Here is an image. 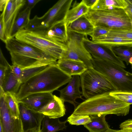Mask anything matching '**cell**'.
Segmentation results:
<instances>
[{"instance_id": "cell-1", "label": "cell", "mask_w": 132, "mask_h": 132, "mask_svg": "<svg viewBox=\"0 0 132 132\" xmlns=\"http://www.w3.org/2000/svg\"><path fill=\"white\" fill-rule=\"evenodd\" d=\"M72 77L61 70L57 63L52 64L22 84L16 94L17 98L19 101L32 94L52 93L68 83Z\"/></svg>"}, {"instance_id": "cell-2", "label": "cell", "mask_w": 132, "mask_h": 132, "mask_svg": "<svg viewBox=\"0 0 132 132\" xmlns=\"http://www.w3.org/2000/svg\"><path fill=\"white\" fill-rule=\"evenodd\" d=\"M106 92L85 100L80 103L72 114L89 116L114 114L125 116L129 112L130 105L123 102Z\"/></svg>"}, {"instance_id": "cell-3", "label": "cell", "mask_w": 132, "mask_h": 132, "mask_svg": "<svg viewBox=\"0 0 132 132\" xmlns=\"http://www.w3.org/2000/svg\"><path fill=\"white\" fill-rule=\"evenodd\" d=\"M5 44L12 64L17 65L22 69L39 64L57 63V59L14 37L9 39Z\"/></svg>"}, {"instance_id": "cell-4", "label": "cell", "mask_w": 132, "mask_h": 132, "mask_svg": "<svg viewBox=\"0 0 132 132\" xmlns=\"http://www.w3.org/2000/svg\"><path fill=\"white\" fill-rule=\"evenodd\" d=\"M47 31L33 32L23 29L19 31L15 38L48 56L60 59L68 49L67 44L50 37Z\"/></svg>"}, {"instance_id": "cell-5", "label": "cell", "mask_w": 132, "mask_h": 132, "mask_svg": "<svg viewBox=\"0 0 132 132\" xmlns=\"http://www.w3.org/2000/svg\"><path fill=\"white\" fill-rule=\"evenodd\" d=\"M84 15L94 27L100 26L110 30L132 29L130 19L123 9L112 7L95 10L89 9Z\"/></svg>"}, {"instance_id": "cell-6", "label": "cell", "mask_w": 132, "mask_h": 132, "mask_svg": "<svg viewBox=\"0 0 132 132\" xmlns=\"http://www.w3.org/2000/svg\"><path fill=\"white\" fill-rule=\"evenodd\" d=\"M92 62L93 68L106 77L117 91L132 93V73L104 60L93 58Z\"/></svg>"}, {"instance_id": "cell-7", "label": "cell", "mask_w": 132, "mask_h": 132, "mask_svg": "<svg viewBox=\"0 0 132 132\" xmlns=\"http://www.w3.org/2000/svg\"><path fill=\"white\" fill-rule=\"evenodd\" d=\"M82 96L86 99L105 93L117 91L105 76L93 68L80 76Z\"/></svg>"}, {"instance_id": "cell-8", "label": "cell", "mask_w": 132, "mask_h": 132, "mask_svg": "<svg viewBox=\"0 0 132 132\" xmlns=\"http://www.w3.org/2000/svg\"><path fill=\"white\" fill-rule=\"evenodd\" d=\"M72 1V0H59L40 17L45 28L48 30L54 25L64 21Z\"/></svg>"}, {"instance_id": "cell-9", "label": "cell", "mask_w": 132, "mask_h": 132, "mask_svg": "<svg viewBox=\"0 0 132 132\" xmlns=\"http://www.w3.org/2000/svg\"><path fill=\"white\" fill-rule=\"evenodd\" d=\"M0 126L3 132H23L20 118L13 117L7 104L5 93L0 88Z\"/></svg>"}, {"instance_id": "cell-10", "label": "cell", "mask_w": 132, "mask_h": 132, "mask_svg": "<svg viewBox=\"0 0 132 132\" xmlns=\"http://www.w3.org/2000/svg\"><path fill=\"white\" fill-rule=\"evenodd\" d=\"M85 47L93 58L104 60L123 68L126 67L123 61L116 55L111 48H108L89 40L85 35L83 40Z\"/></svg>"}, {"instance_id": "cell-11", "label": "cell", "mask_w": 132, "mask_h": 132, "mask_svg": "<svg viewBox=\"0 0 132 132\" xmlns=\"http://www.w3.org/2000/svg\"><path fill=\"white\" fill-rule=\"evenodd\" d=\"M68 40L66 43L68 47L73 50L79 56L81 62L88 69L93 68V58L84 45L83 40L85 35L68 30Z\"/></svg>"}, {"instance_id": "cell-12", "label": "cell", "mask_w": 132, "mask_h": 132, "mask_svg": "<svg viewBox=\"0 0 132 132\" xmlns=\"http://www.w3.org/2000/svg\"><path fill=\"white\" fill-rule=\"evenodd\" d=\"M25 0H7L2 14L4 29L8 39L20 10L24 5Z\"/></svg>"}, {"instance_id": "cell-13", "label": "cell", "mask_w": 132, "mask_h": 132, "mask_svg": "<svg viewBox=\"0 0 132 132\" xmlns=\"http://www.w3.org/2000/svg\"><path fill=\"white\" fill-rule=\"evenodd\" d=\"M19 110L23 132L35 128H40L44 116L29 109L19 102Z\"/></svg>"}, {"instance_id": "cell-14", "label": "cell", "mask_w": 132, "mask_h": 132, "mask_svg": "<svg viewBox=\"0 0 132 132\" xmlns=\"http://www.w3.org/2000/svg\"><path fill=\"white\" fill-rule=\"evenodd\" d=\"M67 85L63 89L59 90L60 97L64 102H68L74 105L75 108L78 103L77 98L83 99L82 97V92L80 90V79L79 75L72 76Z\"/></svg>"}, {"instance_id": "cell-15", "label": "cell", "mask_w": 132, "mask_h": 132, "mask_svg": "<svg viewBox=\"0 0 132 132\" xmlns=\"http://www.w3.org/2000/svg\"><path fill=\"white\" fill-rule=\"evenodd\" d=\"M64 103L60 97L54 95L53 99L38 112L51 118H59L65 114L66 110Z\"/></svg>"}, {"instance_id": "cell-16", "label": "cell", "mask_w": 132, "mask_h": 132, "mask_svg": "<svg viewBox=\"0 0 132 132\" xmlns=\"http://www.w3.org/2000/svg\"><path fill=\"white\" fill-rule=\"evenodd\" d=\"M51 92H41L30 94L19 101L29 109L38 112L43 106L53 99Z\"/></svg>"}, {"instance_id": "cell-17", "label": "cell", "mask_w": 132, "mask_h": 132, "mask_svg": "<svg viewBox=\"0 0 132 132\" xmlns=\"http://www.w3.org/2000/svg\"><path fill=\"white\" fill-rule=\"evenodd\" d=\"M57 64L61 70L71 76L75 75L80 76L88 69L83 63L70 60L59 59Z\"/></svg>"}, {"instance_id": "cell-18", "label": "cell", "mask_w": 132, "mask_h": 132, "mask_svg": "<svg viewBox=\"0 0 132 132\" xmlns=\"http://www.w3.org/2000/svg\"><path fill=\"white\" fill-rule=\"evenodd\" d=\"M93 41L108 48L117 47H132V40L106 34Z\"/></svg>"}, {"instance_id": "cell-19", "label": "cell", "mask_w": 132, "mask_h": 132, "mask_svg": "<svg viewBox=\"0 0 132 132\" xmlns=\"http://www.w3.org/2000/svg\"><path fill=\"white\" fill-rule=\"evenodd\" d=\"M94 26L89 20L83 15L70 23L68 30L78 34L89 35L92 32Z\"/></svg>"}, {"instance_id": "cell-20", "label": "cell", "mask_w": 132, "mask_h": 132, "mask_svg": "<svg viewBox=\"0 0 132 132\" xmlns=\"http://www.w3.org/2000/svg\"><path fill=\"white\" fill-rule=\"evenodd\" d=\"M47 34L50 37L62 43H66L68 40L67 27L64 21L49 29Z\"/></svg>"}, {"instance_id": "cell-21", "label": "cell", "mask_w": 132, "mask_h": 132, "mask_svg": "<svg viewBox=\"0 0 132 132\" xmlns=\"http://www.w3.org/2000/svg\"><path fill=\"white\" fill-rule=\"evenodd\" d=\"M31 10L27 8L19 12L12 28L10 38H14L19 31L24 29L28 25L30 20Z\"/></svg>"}, {"instance_id": "cell-22", "label": "cell", "mask_w": 132, "mask_h": 132, "mask_svg": "<svg viewBox=\"0 0 132 132\" xmlns=\"http://www.w3.org/2000/svg\"><path fill=\"white\" fill-rule=\"evenodd\" d=\"M10 66L6 69L2 87H0L3 89L5 93H10L16 94L22 83L13 74Z\"/></svg>"}, {"instance_id": "cell-23", "label": "cell", "mask_w": 132, "mask_h": 132, "mask_svg": "<svg viewBox=\"0 0 132 132\" xmlns=\"http://www.w3.org/2000/svg\"><path fill=\"white\" fill-rule=\"evenodd\" d=\"M106 115L100 114L90 116L91 121L84 125L89 132H103L110 128L105 120Z\"/></svg>"}, {"instance_id": "cell-24", "label": "cell", "mask_w": 132, "mask_h": 132, "mask_svg": "<svg viewBox=\"0 0 132 132\" xmlns=\"http://www.w3.org/2000/svg\"><path fill=\"white\" fill-rule=\"evenodd\" d=\"M67 120L62 122L59 118H51L44 116L41 123L40 132H56L66 128Z\"/></svg>"}, {"instance_id": "cell-25", "label": "cell", "mask_w": 132, "mask_h": 132, "mask_svg": "<svg viewBox=\"0 0 132 132\" xmlns=\"http://www.w3.org/2000/svg\"><path fill=\"white\" fill-rule=\"evenodd\" d=\"M89 9V8L86 5L82 0L80 3L69 10L64 20L67 27L72 22L87 13Z\"/></svg>"}, {"instance_id": "cell-26", "label": "cell", "mask_w": 132, "mask_h": 132, "mask_svg": "<svg viewBox=\"0 0 132 132\" xmlns=\"http://www.w3.org/2000/svg\"><path fill=\"white\" fill-rule=\"evenodd\" d=\"M127 5L126 0H98L94 5L90 9L102 10L114 7L125 9Z\"/></svg>"}, {"instance_id": "cell-27", "label": "cell", "mask_w": 132, "mask_h": 132, "mask_svg": "<svg viewBox=\"0 0 132 132\" xmlns=\"http://www.w3.org/2000/svg\"><path fill=\"white\" fill-rule=\"evenodd\" d=\"M55 63H48L39 64L23 69L21 80L22 84L29 79L44 70L51 65Z\"/></svg>"}, {"instance_id": "cell-28", "label": "cell", "mask_w": 132, "mask_h": 132, "mask_svg": "<svg viewBox=\"0 0 132 132\" xmlns=\"http://www.w3.org/2000/svg\"><path fill=\"white\" fill-rule=\"evenodd\" d=\"M4 96L12 116L16 119L20 118L19 101L17 98L16 94L7 93H5Z\"/></svg>"}, {"instance_id": "cell-29", "label": "cell", "mask_w": 132, "mask_h": 132, "mask_svg": "<svg viewBox=\"0 0 132 132\" xmlns=\"http://www.w3.org/2000/svg\"><path fill=\"white\" fill-rule=\"evenodd\" d=\"M111 48L115 54L127 65L129 63V59L132 57V47H117Z\"/></svg>"}, {"instance_id": "cell-30", "label": "cell", "mask_w": 132, "mask_h": 132, "mask_svg": "<svg viewBox=\"0 0 132 132\" xmlns=\"http://www.w3.org/2000/svg\"><path fill=\"white\" fill-rule=\"evenodd\" d=\"M24 29L33 32L47 31L43 25L40 17L37 15L30 20L28 24Z\"/></svg>"}, {"instance_id": "cell-31", "label": "cell", "mask_w": 132, "mask_h": 132, "mask_svg": "<svg viewBox=\"0 0 132 132\" xmlns=\"http://www.w3.org/2000/svg\"><path fill=\"white\" fill-rule=\"evenodd\" d=\"M67 121L71 125L76 126L84 125L91 121L90 116L87 115H77L72 114L67 118Z\"/></svg>"}, {"instance_id": "cell-32", "label": "cell", "mask_w": 132, "mask_h": 132, "mask_svg": "<svg viewBox=\"0 0 132 132\" xmlns=\"http://www.w3.org/2000/svg\"><path fill=\"white\" fill-rule=\"evenodd\" d=\"M110 94L123 102L129 104H132V93L115 91L110 92Z\"/></svg>"}, {"instance_id": "cell-33", "label": "cell", "mask_w": 132, "mask_h": 132, "mask_svg": "<svg viewBox=\"0 0 132 132\" xmlns=\"http://www.w3.org/2000/svg\"><path fill=\"white\" fill-rule=\"evenodd\" d=\"M106 35L132 40V30H111Z\"/></svg>"}, {"instance_id": "cell-34", "label": "cell", "mask_w": 132, "mask_h": 132, "mask_svg": "<svg viewBox=\"0 0 132 132\" xmlns=\"http://www.w3.org/2000/svg\"><path fill=\"white\" fill-rule=\"evenodd\" d=\"M110 30L100 26L95 27L92 33L89 36L92 38V41H93L100 37L108 34Z\"/></svg>"}, {"instance_id": "cell-35", "label": "cell", "mask_w": 132, "mask_h": 132, "mask_svg": "<svg viewBox=\"0 0 132 132\" xmlns=\"http://www.w3.org/2000/svg\"><path fill=\"white\" fill-rule=\"evenodd\" d=\"M10 68L14 76L21 81L23 69L15 64H12L11 65Z\"/></svg>"}, {"instance_id": "cell-36", "label": "cell", "mask_w": 132, "mask_h": 132, "mask_svg": "<svg viewBox=\"0 0 132 132\" xmlns=\"http://www.w3.org/2000/svg\"><path fill=\"white\" fill-rule=\"evenodd\" d=\"M121 129L132 131V119H129L122 122L120 125Z\"/></svg>"}, {"instance_id": "cell-37", "label": "cell", "mask_w": 132, "mask_h": 132, "mask_svg": "<svg viewBox=\"0 0 132 132\" xmlns=\"http://www.w3.org/2000/svg\"><path fill=\"white\" fill-rule=\"evenodd\" d=\"M0 38L5 43L8 40L5 35L4 29L3 15L2 13L1 15L0 18Z\"/></svg>"}, {"instance_id": "cell-38", "label": "cell", "mask_w": 132, "mask_h": 132, "mask_svg": "<svg viewBox=\"0 0 132 132\" xmlns=\"http://www.w3.org/2000/svg\"><path fill=\"white\" fill-rule=\"evenodd\" d=\"M40 1L41 0H25V4L23 7H24V9L29 8L31 10L37 3Z\"/></svg>"}, {"instance_id": "cell-39", "label": "cell", "mask_w": 132, "mask_h": 132, "mask_svg": "<svg viewBox=\"0 0 132 132\" xmlns=\"http://www.w3.org/2000/svg\"><path fill=\"white\" fill-rule=\"evenodd\" d=\"M6 68L0 65V87H2L5 77Z\"/></svg>"}, {"instance_id": "cell-40", "label": "cell", "mask_w": 132, "mask_h": 132, "mask_svg": "<svg viewBox=\"0 0 132 132\" xmlns=\"http://www.w3.org/2000/svg\"><path fill=\"white\" fill-rule=\"evenodd\" d=\"M0 65L4 67L6 69L11 65L4 57L1 48L0 49Z\"/></svg>"}, {"instance_id": "cell-41", "label": "cell", "mask_w": 132, "mask_h": 132, "mask_svg": "<svg viewBox=\"0 0 132 132\" xmlns=\"http://www.w3.org/2000/svg\"><path fill=\"white\" fill-rule=\"evenodd\" d=\"M128 3V5L124 10L128 15L130 19L132 20V5L126 0Z\"/></svg>"}, {"instance_id": "cell-42", "label": "cell", "mask_w": 132, "mask_h": 132, "mask_svg": "<svg viewBox=\"0 0 132 132\" xmlns=\"http://www.w3.org/2000/svg\"><path fill=\"white\" fill-rule=\"evenodd\" d=\"M82 1L90 9L94 5L98 0H83Z\"/></svg>"}, {"instance_id": "cell-43", "label": "cell", "mask_w": 132, "mask_h": 132, "mask_svg": "<svg viewBox=\"0 0 132 132\" xmlns=\"http://www.w3.org/2000/svg\"><path fill=\"white\" fill-rule=\"evenodd\" d=\"M103 132H132V131L125 130L121 129L120 130H114L110 128L107 130Z\"/></svg>"}, {"instance_id": "cell-44", "label": "cell", "mask_w": 132, "mask_h": 132, "mask_svg": "<svg viewBox=\"0 0 132 132\" xmlns=\"http://www.w3.org/2000/svg\"><path fill=\"white\" fill-rule=\"evenodd\" d=\"M7 1V0H0V10L1 11H3Z\"/></svg>"}, {"instance_id": "cell-45", "label": "cell", "mask_w": 132, "mask_h": 132, "mask_svg": "<svg viewBox=\"0 0 132 132\" xmlns=\"http://www.w3.org/2000/svg\"><path fill=\"white\" fill-rule=\"evenodd\" d=\"M40 128H36L29 130L23 132H40Z\"/></svg>"}, {"instance_id": "cell-46", "label": "cell", "mask_w": 132, "mask_h": 132, "mask_svg": "<svg viewBox=\"0 0 132 132\" xmlns=\"http://www.w3.org/2000/svg\"><path fill=\"white\" fill-rule=\"evenodd\" d=\"M129 63L132 65V57H131L129 60Z\"/></svg>"}, {"instance_id": "cell-47", "label": "cell", "mask_w": 132, "mask_h": 132, "mask_svg": "<svg viewBox=\"0 0 132 132\" xmlns=\"http://www.w3.org/2000/svg\"><path fill=\"white\" fill-rule=\"evenodd\" d=\"M132 5V0H127Z\"/></svg>"}, {"instance_id": "cell-48", "label": "cell", "mask_w": 132, "mask_h": 132, "mask_svg": "<svg viewBox=\"0 0 132 132\" xmlns=\"http://www.w3.org/2000/svg\"><path fill=\"white\" fill-rule=\"evenodd\" d=\"M0 132H3L2 128L1 126H0Z\"/></svg>"}, {"instance_id": "cell-49", "label": "cell", "mask_w": 132, "mask_h": 132, "mask_svg": "<svg viewBox=\"0 0 132 132\" xmlns=\"http://www.w3.org/2000/svg\"><path fill=\"white\" fill-rule=\"evenodd\" d=\"M130 22L131 24V28H132V20H131V19H130Z\"/></svg>"}, {"instance_id": "cell-50", "label": "cell", "mask_w": 132, "mask_h": 132, "mask_svg": "<svg viewBox=\"0 0 132 132\" xmlns=\"http://www.w3.org/2000/svg\"></svg>"}]
</instances>
